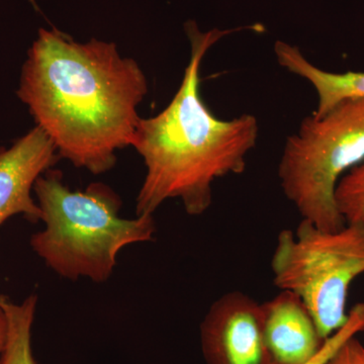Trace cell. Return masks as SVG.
Masks as SVG:
<instances>
[{"mask_svg": "<svg viewBox=\"0 0 364 364\" xmlns=\"http://www.w3.org/2000/svg\"><path fill=\"white\" fill-rule=\"evenodd\" d=\"M147 93L142 69L116 44L78 43L55 28H40L16 91L58 156L93 174L111 170L117 151L132 146Z\"/></svg>", "mask_w": 364, "mask_h": 364, "instance_id": "obj_1", "label": "cell"}, {"mask_svg": "<svg viewBox=\"0 0 364 364\" xmlns=\"http://www.w3.org/2000/svg\"><path fill=\"white\" fill-rule=\"evenodd\" d=\"M184 26L191 59L181 85L162 112L141 117L132 142L147 169L136 196V215H153L163 203L176 198L188 215L205 214L213 203L214 182L245 171L259 136L253 114L219 119L200 97L203 57L234 30L202 32L193 21Z\"/></svg>", "mask_w": 364, "mask_h": 364, "instance_id": "obj_2", "label": "cell"}, {"mask_svg": "<svg viewBox=\"0 0 364 364\" xmlns=\"http://www.w3.org/2000/svg\"><path fill=\"white\" fill-rule=\"evenodd\" d=\"M33 191L45 228L33 235L31 246L48 267L65 279L105 282L122 249L152 241L156 232L153 215L122 218L121 198L104 183L72 191L62 174L51 168L38 178Z\"/></svg>", "mask_w": 364, "mask_h": 364, "instance_id": "obj_3", "label": "cell"}, {"mask_svg": "<svg viewBox=\"0 0 364 364\" xmlns=\"http://www.w3.org/2000/svg\"><path fill=\"white\" fill-rule=\"evenodd\" d=\"M364 161V97L344 100L325 116H309L284 143L280 188L301 215L326 231L343 228L335 202L341 177Z\"/></svg>", "mask_w": 364, "mask_h": 364, "instance_id": "obj_4", "label": "cell"}, {"mask_svg": "<svg viewBox=\"0 0 364 364\" xmlns=\"http://www.w3.org/2000/svg\"><path fill=\"white\" fill-rule=\"evenodd\" d=\"M272 270L274 286L301 299L326 340L346 323L349 289L364 273V224L326 231L301 220L277 236Z\"/></svg>", "mask_w": 364, "mask_h": 364, "instance_id": "obj_5", "label": "cell"}, {"mask_svg": "<svg viewBox=\"0 0 364 364\" xmlns=\"http://www.w3.org/2000/svg\"><path fill=\"white\" fill-rule=\"evenodd\" d=\"M207 364H272L263 330L262 304L233 291L210 306L200 325Z\"/></svg>", "mask_w": 364, "mask_h": 364, "instance_id": "obj_6", "label": "cell"}, {"mask_svg": "<svg viewBox=\"0 0 364 364\" xmlns=\"http://www.w3.org/2000/svg\"><path fill=\"white\" fill-rule=\"evenodd\" d=\"M58 158L51 139L38 126L11 147L0 146V227L16 215L40 221V207L32 198L33 186Z\"/></svg>", "mask_w": 364, "mask_h": 364, "instance_id": "obj_7", "label": "cell"}, {"mask_svg": "<svg viewBox=\"0 0 364 364\" xmlns=\"http://www.w3.org/2000/svg\"><path fill=\"white\" fill-rule=\"evenodd\" d=\"M262 309L265 345L272 364H306L317 355L325 340L296 294L282 291L263 303Z\"/></svg>", "mask_w": 364, "mask_h": 364, "instance_id": "obj_8", "label": "cell"}, {"mask_svg": "<svg viewBox=\"0 0 364 364\" xmlns=\"http://www.w3.org/2000/svg\"><path fill=\"white\" fill-rule=\"evenodd\" d=\"M275 57L282 68L305 79L318 95V105L313 116L321 117L344 100L364 97V72L335 73L314 65L299 48L277 41Z\"/></svg>", "mask_w": 364, "mask_h": 364, "instance_id": "obj_9", "label": "cell"}, {"mask_svg": "<svg viewBox=\"0 0 364 364\" xmlns=\"http://www.w3.org/2000/svg\"><path fill=\"white\" fill-rule=\"evenodd\" d=\"M38 298L35 294L21 304L0 296V306L7 320V338L0 364H36L32 349V327Z\"/></svg>", "mask_w": 364, "mask_h": 364, "instance_id": "obj_10", "label": "cell"}, {"mask_svg": "<svg viewBox=\"0 0 364 364\" xmlns=\"http://www.w3.org/2000/svg\"><path fill=\"white\" fill-rule=\"evenodd\" d=\"M335 202L346 224H364V161L341 177Z\"/></svg>", "mask_w": 364, "mask_h": 364, "instance_id": "obj_11", "label": "cell"}, {"mask_svg": "<svg viewBox=\"0 0 364 364\" xmlns=\"http://www.w3.org/2000/svg\"><path fill=\"white\" fill-rule=\"evenodd\" d=\"M363 331H364V303H360L351 309L346 323L325 340L317 355L306 364H325L345 341Z\"/></svg>", "mask_w": 364, "mask_h": 364, "instance_id": "obj_12", "label": "cell"}, {"mask_svg": "<svg viewBox=\"0 0 364 364\" xmlns=\"http://www.w3.org/2000/svg\"><path fill=\"white\" fill-rule=\"evenodd\" d=\"M325 364H364V346L356 336L351 337Z\"/></svg>", "mask_w": 364, "mask_h": 364, "instance_id": "obj_13", "label": "cell"}, {"mask_svg": "<svg viewBox=\"0 0 364 364\" xmlns=\"http://www.w3.org/2000/svg\"><path fill=\"white\" fill-rule=\"evenodd\" d=\"M7 338V320L6 313L0 306V359L4 353Z\"/></svg>", "mask_w": 364, "mask_h": 364, "instance_id": "obj_14", "label": "cell"}]
</instances>
